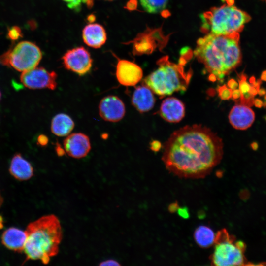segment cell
I'll return each instance as SVG.
<instances>
[{
	"label": "cell",
	"instance_id": "ac0fdd59",
	"mask_svg": "<svg viewBox=\"0 0 266 266\" xmlns=\"http://www.w3.org/2000/svg\"><path fill=\"white\" fill-rule=\"evenodd\" d=\"M9 170L15 178L20 181L27 180L33 175L32 166L20 153L15 154L12 157Z\"/></svg>",
	"mask_w": 266,
	"mask_h": 266
},
{
	"label": "cell",
	"instance_id": "60d3db41",
	"mask_svg": "<svg viewBox=\"0 0 266 266\" xmlns=\"http://www.w3.org/2000/svg\"><path fill=\"white\" fill-rule=\"evenodd\" d=\"M265 120L266 121V116L264 117Z\"/></svg>",
	"mask_w": 266,
	"mask_h": 266
},
{
	"label": "cell",
	"instance_id": "9a60e30c",
	"mask_svg": "<svg viewBox=\"0 0 266 266\" xmlns=\"http://www.w3.org/2000/svg\"><path fill=\"white\" fill-rule=\"evenodd\" d=\"M82 38L89 47L99 48L106 42L107 34L102 25L92 23L86 25L83 29Z\"/></svg>",
	"mask_w": 266,
	"mask_h": 266
},
{
	"label": "cell",
	"instance_id": "5b68a950",
	"mask_svg": "<svg viewBox=\"0 0 266 266\" xmlns=\"http://www.w3.org/2000/svg\"><path fill=\"white\" fill-rule=\"evenodd\" d=\"M202 29L208 33L228 35L239 33L250 16L232 4L213 7L201 16Z\"/></svg>",
	"mask_w": 266,
	"mask_h": 266
},
{
	"label": "cell",
	"instance_id": "ba28073f",
	"mask_svg": "<svg viewBox=\"0 0 266 266\" xmlns=\"http://www.w3.org/2000/svg\"><path fill=\"white\" fill-rule=\"evenodd\" d=\"M57 75L54 71H49L45 68L39 67L23 72L20 79L26 88L31 89L56 88Z\"/></svg>",
	"mask_w": 266,
	"mask_h": 266
},
{
	"label": "cell",
	"instance_id": "4316f807",
	"mask_svg": "<svg viewBox=\"0 0 266 266\" xmlns=\"http://www.w3.org/2000/svg\"><path fill=\"white\" fill-rule=\"evenodd\" d=\"M178 213L180 216L184 218H187L189 216L188 210L186 207L178 208Z\"/></svg>",
	"mask_w": 266,
	"mask_h": 266
},
{
	"label": "cell",
	"instance_id": "484cf974",
	"mask_svg": "<svg viewBox=\"0 0 266 266\" xmlns=\"http://www.w3.org/2000/svg\"><path fill=\"white\" fill-rule=\"evenodd\" d=\"M100 266H120L121 265L119 264V263L115 260L112 259H109L107 260H105L104 261L101 262L100 264Z\"/></svg>",
	"mask_w": 266,
	"mask_h": 266
},
{
	"label": "cell",
	"instance_id": "1f68e13d",
	"mask_svg": "<svg viewBox=\"0 0 266 266\" xmlns=\"http://www.w3.org/2000/svg\"><path fill=\"white\" fill-rule=\"evenodd\" d=\"M254 104L255 107L259 108H261L264 105L263 101L258 98L254 99Z\"/></svg>",
	"mask_w": 266,
	"mask_h": 266
},
{
	"label": "cell",
	"instance_id": "30bf717a",
	"mask_svg": "<svg viewBox=\"0 0 266 266\" xmlns=\"http://www.w3.org/2000/svg\"><path fill=\"white\" fill-rule=\"evenodd\" d=\"M125 106L123 101L117 96L109 95L104 97L100 102L99 113L104 120L117 122L125 114Z\"/></svg>",
	"mask_w": 266,
	"mask_h": 266
},
{
	"label": "cell",
	"instance_id": "f1b7e54d",
	"mask_svg": "<svg viewBox=\"0 0 266 266\" xmlns=\"http://www.w3.org/2000/svg\"><path fill=\"white\" fill-rule=\"evenodd\" d=\"M48 138L44 135H40L37 138L38 143L41 146H45L48 143Z\"/></svg>",
	"mask_w": 266,
	"mask_h": 266
},
{
	"label": "cell",
	"instance_id": "cb8c5ba5",
	"mask_svg": "<svg viewBox=\"0 0 266 266\" xmlns=\"http://www.w3.org/2000/svg\"><path fill=\"white\" fill-rule=\"evenodd\" d=\"M22 36L21 31L19 27L13 26L8 29L7 37L11 40L14 41L17 40Z\"/></svg>",
	"mask_w": 266,
	"mask_h": 266
},
{
	"label": "cell",
	"instance_id": "83f0119b",
	"mask_svg": "<svg viewBox=\"0 0 266 266\" xmlns=\"http://www.w3.org/2000/svg\"><path fill=\"white\" fill-rule=\"evenodd\" d=\"M151 149L155 152L158 151L161 148L162 145L161 143L157 140L153 141L150 144Z\"/></svg>",
	"mask_w": 266,
	"mask_h": 266
},
{
	"label": "cell",
	"instance_id": "44dd1931",
	"mask_svg": "<svg viewBox=\"0 0 266 266\" xmlns=\"http://www.w3.org/2000/svg\"><path fill=\"white\" fill-rule=\"evenodd\" d=\"M168 0H140L142 8L149 13H157L164 10Z\"/></svg>",
	"mask_w": 266,
	"mask_h": 266
},
{
	"label": "cell",
	"instance_id": "74e56055",
	"mask_svg": "<svg viewBox=\"0 0 266 266\" xmlns=\"http://www.w3.org/2000/svg\"><path fill=\"white\" fill-rule=\"evenodd\" d=\"M256 81V78H255L254 76H252L250 79H249V82L251 84H253Z\"/></svg>",
	"mask_w": 266,
	"mask_h": 266
},
{
	"label": "cell",
	"instance_id": "d6a6232c",
	"mask_svg": "<svg viewBox=\"0 0 266 266\" xmlns=\"http://www.w3.org/2000/svg\"><path fill=\"white\" fill-rule=\"evenodd\" d=\"M179 208V205L177 203H173L171 204L169 206V210L171 212H174L177 211Z\"/></svg>",
	"mask_w": 266,
	"mask_h": 266
},
{
	"label": "cell",
	"instance_id": "ab89813d",
	"mask_svg": "<svg viewBox=\"0 0 266 266\" xmlns=\"http://www.w3.org/2000/svg\"><path fill=\"white\" fill-rule=\"evenodd\" d=\"M1 92L0 91V100H1Z\"/></svg>",
	"mask_w": 266,
	"mask_h": 266
},
{
	"label": "cell",
	"instance_id": "f546056e",
	"mask_svg": "<svg viewBox=\"0 0 266 266\" xmlns=\"http://www.w3.org/2000/svg\"><path fill=\"white\" fill-rule=\"evenodd\" d=\"M227 84L228 87L231 89L232 90L237 89L238 86V83L233 79H230L228 82Z\"/></svg>",
	"mask_w": 266,
	"mask_h": 266
},
{
	"label": "cell",
	"instance_id": "9c48e42d",
	"mask_svg": "<svg viewBox=\"0 0 266 266\" xmlns=\"http://www.w3.org/2000/svg\"><path fill=\"white\" fill-rule=\"evenodd\" d=\"M64 67L79 76L89 72L93 60L90 53L83 47H77L67 51L62 58Z\"/></svg>",
	"mask_w": 266,
	"mask_h": 266
},
{
	"label": "cell",
	"instance_id": "7a4b0ae2",
	"mask_svg": "<svg viewBox=\"0 0 266 266\" xmlns=\"http://www.w3.org/2000/svg\"><path fill=\"white\" fill-rule=\"evenodd\" d=\"M239 33H208L198 40L194 55L215 80H221L240 65L242 57Z\"/></svg>",
	"mask_w": 266,
	"mask_h": 266
},
{
	"label": "cell",
	"instance_id": "e0dca14e",
	"mask_svg": "<svg viewBox=\"0 0 266 266\" xmlns=\"http://www.w3.org/2000/svg\"><path fill=\"white\" fill-rule=\"evenodd\" d=\"M26 240L25 231L15 227L6 229L1 236L2 243L6 248L19 253L24 251Z\"/></svg>",
	"mask_w": 266,
	"mask_h": 266
},
{
	"label": "cell",
	"instance_id": "e575fe53",
	"mask_svg": "<svg viewBox=\"0 0 266 266\" xmlns=\"http://www.w3.org/2000/svg\"><path fill=\"white\" fill-rule=\"evenodd\" d=\"M251 147L254 150H256L258 149L259 147L258 144L257 142H253L251 144Z\"/></svg>",
	"mask_w": 266,
	"mask_h": 266
},
{
	"label": "cell",
	"instance_id": "603a6c76",
	"mask_svg": "<svg viewBox=\"0 0 266 266\" xmlns=\"http://www.w3.org/2000/svg\"><path fill=\"white\" fill-rule=\"evenodd\" d=\"M247 76L243 73H242L239 76V90L241 94L249 92L251 85L247 81Z\"/></svg>",
	"mask_w": 266,
	"mask_h": 266
},
{
	"label": "cell",
	"instance_id": "d6986e66",
	"mask_svg": "<svg viewBox=\"0 0 266 266\" xmlns=\"http://www.w3.org/2000/svg\"><path fill=\"white\" fill-rule=\"evenodd\" d=\"M74 127V122L68 115L60 113L52 119L51 124L52 133L58 136L68 135Z\"/></svg>",
	"mask_w": 266,
	"mask_h": 266
},
{
	"label": "cell",
	"instance_id": "52a82bcc",
	"mask_svg": "<svg viewBox=\"0 0 266 266\" xmlns=\"http://www.w3.org/2000/svg\"><path fill=\"white\" fill-rule=\"evenodd\" d=\"M42 57L40 49L35 43L23 41L0 56V63L25 72L36 67Z\"/></svg>",
	"mask_w": 266,
	"mask_h": 266
},
{
	"label": "cell",
	"instance_id": "7402d4cb",
	"mask_svg": "<svg viewBox=\"0 0 266 266\" xmlns=\"http://www.w3.org/2000/svg\"><path fill=\"white\" fill-rule=\"evenodd\" d=\"M65 2L67 7L75 11L78 12L81 8L83 4H86L88 6L93 5V0H62Z\"/></svg>",
	"mask_w": 266,
	"mask_h": 266
},
{
	"label": "cell",
	"instance_id": "8992f818",
	"mask_svg": "<svg viewBox=\"0 0 266 266\" xmlns=\"http://www.w3.org/2000/svg\"><path fill=\"white\" fill-rule=\"evenodd\" d=\"M214 251L210 257L211 265L216 266L253 265L245 256L246 246L236 240L226 229L219 231L215 235Z\"/></svg>",
	"mask_w": 266,
	"mask_h": 266
},
{
	"label": "cell",
	"instance_id": "f6af8a7d",
	"mask_svg": "<svg viewBox=\"0 0 266 266\" xmlns=\"http://www.w3.org/2000/svg\"></svg>",
	"mask_w": 266,
	"mask_h": 266
},
{
	"label": "cell",
	"instance_id": "f35d334b",
	"mask_svg": "<svg viewBox=\"0 0 266 266\" xmlns=\"http://www.w3.org/2000/svg\"><path fill=\"white\" fill-rule=\"evenodd\" d=\"M3 198L1 196V195L0 192V206H1V205H2V203H3Z\"/></svg>",
	"mask_w": 266,
	"mask_h": 266
},
{
	"label": "cell",
	"instance_id": "d4e9b609",
	"mask_svg": "<svg viewBox=\"0 0 266 266\" xmlns=\"http://www.w3.org/2000/svg\"><path fill=\"white\" fill-rule=\"evenodd\" d=\"M219 95L223 100H228L232 98L233 90L226 85L220 87L218 89Z\"/></svg>",
	"mask_w": 266,
	"mask_h": 266
},
{
	"label": "cell",
	"instance_id": "ffe728a7",
	"mask_svg": "<svg viewBox=\"0 0 266 266\" xmlns=\"http://www.w3.org/2000/svg\"><path fill=\"white\" fill-rule=\"evenodd\" d=\"M194 237L199 246L207 248L214 243L215 235L210 227L201 225L196 229Z\"/></svg>",
	"mask_w": 266,
	"mask_h": 266
},
{
	"label": "cell",
	"instance_id": "2e32d148",
	"mask_svg": "<svg viewBox=\"0 0 266 266\" xmlns=\"http://www.w3.org/2000/svg\"><path fill=\"white\" fill-rule=\"evenodd\" d=\"M155 102L153 92L144 85L137 87L132 97L133 105L140 113L151 110L153 107Z\"/></svg>",
	"mask_w": 266,
	"mask_h": 266
},
{
	"label": "cell",
	"instance_id": "4dcf8cb0",
	"mask_svg": "<svg viewBox=\"0 0 266 266\" xmlns=\"http://www.w3.org/2000/svg\"><path fill=\"white\" fill-rule=\"evenodd\" d=\"M241 93L239 89H235L232 92V98L233 100H236L240 98Z\"/></svg>",
	"mask_w": 266,
	"mask_h": 266
},
{
	"label": "cell",
	"instance_id": "b9f144b4",
	"mask_svg": "<svg viewBox=\"0 0 266 266\" xmlns=\"http://www.w3.org/2000/svg\"><path fill=\"white\" fill-rule=\"evenodd\" d=\"M265 99L266 100V95L265 96Z\"/></svg>",
	"mask_w": 266,
	"mask_h": 266
},
{
	"label": "cell",
	"instance_id": "8d00e7d4",
	"mask_svg": "<svg viewBox=\"0 0 266 266\" xmlns=\"http://www.w3.org/2000/svg\"><path fill=\"white\" fill-rule=\"evenodd\" d=\"M261 80L266 81V70L264 71L261 75Z\"/></svg>",
	"mask_w": 266,
	"mask_h": 266
},
{
	"label": "cell",
	"instance_id": "3957f363",
	"mask_svg": "<svg viewBox=\"0 0 266 266\" xmlns=\"http://www.w3.org/2000/svg\"><path fill=\"white\" fill-rule=\"evenodd\" d=\"M25 232L24 252L26 261L39 260L47 264L50 258L58 253L63 231L60 220L55 215H45L31 222Z\"/></svg>",
	"mask_w": 266,
	"mask_h": 266
},
{
	"label": "cell",
	"instance_id": "7c38bea8",
	"mask_svg": "<svg viewBox=\"0 0 266 266\" xmlns=\"http://www.w3.org/2000/svg\"><path fill=\"white\" fill-rule=\"evenodd\" d=\"M64 147L68 156L79 159L85 157L89 153L91 143L87 135L81 133H75L65 139Z\"/></svg>",
	"mask_w": 266,
	"mask_h": 266
},
{
	"label": "cell",
	"instance_id": "ee69618b",
	"mask_svg": "<svg viewBox=\"0 0 266 266\" xmlns=\"http://www.w3.org/2000/svg\"><path fill=\"white\" fill-rule=\"evenodd\" d=\"M264 1H265L266 2V0H264Z\"/></svg>",
	"mask_w": 266,
	"mask_h": 266
},
{
	"label": "cell",
	"instance_id": "836d02e7",
	"mask_svg": "<svg viewBox=\"0 0 266 266\" xmlns=\"http://www.w3.org/2000/svg\"><path fill=\"white\" fill-rule=\"evenodd\" d=\"M258 90L254 86H251L249 90V93L253 96L258 94Z\"/></svg>",
	"mask_w": 266,
	"mask_h": 266
},
{
	"label": "cell",
	"instance_id": "8fae6325",
	"mask_svg": "<svg viewBox=\"0 0 266 266\" xmlns=\"http://www.w3.org/2000/svg\"><path fill=\"white\" fill-rule=\"evenodd\" d=\"M116 76L119 83L126 86H133L142 79L143 71L137 64L131 61L118 59L116 66Z\"/></svg>",
	"mask_w": 266,
	"mask_h": 266
},
{
	"label": "cell",
	"instance_id": "7bdbcfd3",
	"mask_svg": "<svg viewBox=\"0 0 266 266\" xmlns=\"http://www.w3.org/2000/svg\"></svg>",
	"mask_w": 266,
	"mask_h": 266
},
{
	"label": "cell",
	"instance_id": "d590c367",
	"mask_svg": "<svg viewBox=\"0 0 266 266\" xmlns=\"http://www.w3.org/2000/svg\"><path fill=\"white\" fill-rule=\"evenodd\" d=\"M266 93V91L265 89L264 88H260L258 90V94L260 96H262L265 95Z\"/></svg>",
	"mask_w": 266,
	"mask_h": 266
},
{
	"label": "cell",
	"instance_id": "6da1fadb",
	"mask_svg": "<svg viewBox=\"0 0 266 266\" xmlns=\"http://www.w3.org/2000/svg\"><path fill=\"white\" fill-rule=\"evenodd\" d=\"M221 138L201 125H187L174 131L164 145L162 157L166 168L183 178H200L221 161Z\"/></svg>",
	"mask_w": 266,
	"mask_h": 266
},
{
	"label": "cell",
	"instance_id": "4fadbf2b",
	"mask_svg": "<svg viewBox=\"0 0 266 266\" xmlns=\"http://www.w3.org/2000/svg\"><path fill=\"white\" fill-rule=\"evenodd\" d=\"M255 113L250 107L243 105H234L229 114V120L235 129L244 130L249 128L255 120Z\"/></svg>",
	"mask_w": 266,
	"mask_h": 266
},
{
	"label": "cell",
	"instance_id": "277c9868",
	"mask_svg": "<svg viewBox=\"0 0 266 266\" xmlns=\"http://www.w3.org/2000/svg\"><path fill=\"white\" fill-rule=\"evenodd\" d=\"M158 67L144 79L145 86L161 97L185 91L192 76L185 72L181 65L170 62L164 57L158 61Z\"/></svg>",
	"mask_w": 266,
	"mask_h": 266
},
{
	"label": "cell",
	"instance_id": "5bb4252c",
	"mask_svg": "<svg viewBox=\"0 0 266 266\" xmlns=\"http://www.w3.org/2000/svg\"><path fill=\"white\" fill-rule=\"evenodd\" d=\"M159 113L165 120L171 123H177L180 121L185 116V105L179 99L169 97L162 102Z\"/></svg>",
	"mask_w": 266,
	"mask_h": 266
}]
</instances>
